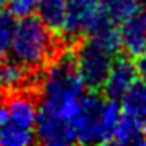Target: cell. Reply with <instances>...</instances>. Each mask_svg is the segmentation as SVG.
<instances>
[{
  "instance_id": "6da1fadb",
  "label": "cell",
  "mask_w": 146,
  "mask_h": 146,
  "mask_svg": "<svg viewBox=\"0 0 146 146\" xmlns=\"http://www.w3.org/2000/svg\"><path fill=\"white\" fill-rule=\"evenodd\" d=\"M84 82L76 61L62 54L48 66L41 79V100L36 118V139L49 146H67L77 141V115L84 99Z\"/></svg>"
},
{
  "instance_id": "7a4b0ae2",
  "label": "cell",
  "mask_w": 146,
  "mask_h": 146,
  "mask_svg": "<svg viewBox=\"0 0 146 146\" xmlns=\"http://www.w3.org/2000/svg\"><path fill=\"white\" fill-rule=\"evenodd\" d=\"M121 117L117 100H104L95 94H86L77 115V141L84 145L110 143Z\"/></svg>"
},
{
  "instance_id": "3957f363",
  "label": "cell",
  "mask_w": 146,
  "mask_h": 146,
  "mask_svg": "<svg viewBox=\"0 0 146 146\" xmlns=\"http://www.w3.org/2000/svg\"><path fill=\"white\" fill-rule=\"evenodd\" d=\"M38 105L27 94L12 92L0 102V145L27 146L36 138Z\"/></svg>"
},
{
  "instance_id": "277c9868",
  "label": "cell",
  "mask_w": 146,
  "mask_h": 146,
  "mask_svg": "<svg viewBox=\"0 0 146 146\" xmlns=\"http://www.w3.org/2000/svg\"><path fill=\"white\" fill-rule=\"evenodd\" d=\"M53 49L54 41L51 30L40 18L28 15L17 21L8 49L17 62L27 69H36L53 56Z\"/></svg>"
},
{
  "instance_id": "5b68a950",
  "label": "cell",
  "mask_w": 146,
  "mask_h": 146,
  "mask_svg": "<svg viewBox=\"0 0 146 146\" xmlns=\"http://www.w3.org/2000/svg\"><path fill=\"white\" fill-rule=\"evenodd\" d=\"M115 49L108 48L100 41L89 38L84 44L77 49L74 56L76 67L79 72L84 86L89 89H97L104 84L108 69L112 66Z\"/></svg>"
},
{
  "instance_id": "8992f818",
  "label": "cell",
  "mask_w": 146,
  "mask_h": 146,
  "mask_svg": "<svg viewBox=\"0 0 146 146\" xmlns=\"http://www.w3.org/2000/svg\"><path fill=\"white\" fill-rule=\"evenodd\" d=\"M99 23L97 0H67L66 20L62 33L69 38H79L92 33Z\"/></svg>"
},
{
  "instance_id": "52a82bcc",
  "label": "cell",
  "mask_w": 146,
  "mask_h": 146,
  "mask_svg": "<svg viewBox=\"0 0 146 146\" xmlns=\"http://www.w3.org/2000/svg\"><path fill=\"white\" fill-rule=\"evenodd\" d=\"M120 48L138 58L146 53V7H139L118 27Z\"/></svg>"
},
{
  "instance_id": "ba28073f",
  "label": "cell",
  "mask_w": 146,
  "mask_h": 146,
  "mask_svg": "<svg viewBox=\"0 0 146 146\" xmlns=\"http://www.w3.org/2000/svg\"><path fill=\"white\" fill-rule=\"evenodd\" d=\"M138 82V69L128 59H117L112 62L108 69L105 80H104V90L107 97L113 100H121L135 84Z\"/></svg>"
},
{
  "instance_id": "9c48e42d",
  "label": "cell",
  "mask_w": 146,
  "mask_h": 146,
  "mask_svg": "<svg viewBox=\"0 0 146 146\" xmlns=\"http://www.w3.org/2000/svg\"><path fill=\"white\" fill-rule=\"evenodd\" d=\"M139 7H141V0H97L99 23L90 35L107 30H118L120 25Z\"/></svg>"
},
{
  "instance_id": "30bf717a",
  "label": "cell",
  "mask_w": 146,
  "mask_h": 146,
  "mask_svg": "<svg viewBox=\"0 0 146 146\" xmlns=\"http://www.w3.org/2000/svg\"><path fill=\"white\" fill-rule=\"evenodd\" d=\"M110 143H115V145H145L146 135L143 131L139 120L121 110V117H120L118 125L113 131Z\"/></svg>"
},
{
  "instance_id": "8fae6325",
  "label": "cell",
  "mask_w": 146,
  "mask_h": 146,
  "mask_svg": "<svg viewBox=\"0 0 146 146\" xmlns=\"http://www.w3.org/2000/svg\"><path fill=\"white\" fill-rule=\"evenodd\" d=\"M67 0H40L38 2V18L46 25L51 31L62 33L64 20H66Z\"/></svg>"
},
{
  "instance_id": "7c38bea8",
  "label": "cell",
  "mask_w": 146,
  "mask_h": 146,
  "mask_svg": "<svg viewBox=\"0 0 146 146\" xmlns=\"http://www.w3.org/2000/svg\"><path fill=\"white\" fill-rule=\"evenodd\" d=\"M28 71L30 69L21 66L15 59L0 64V92H17L25 84H28V80H30Z\"/></svg>"
},
{
  "instance_id": "4fadbf2b",
  "label": "cell",
  "mask_w": 146,
  "mask_h": 146,
  "mask_svg": "<svg viewBox=\"0 0 146 146\" xmlns=\"http://www.w3.org/2000/svg\"><path fill=\"white\" fill-rule=\"evenodd\" d=\"M15 27H17L15 15L12 12H0V54L2 56L10 49Z\"/></svg>"
},
{
  "instance_id": "5bb4252c",
  "label": "cell",
  "mask_w": 146,
  "mask_h": 146,
  "mask_svg": "<svg viewBox=\"0 0 146 146\" xmlns=\"http://www.w3.org/2000/svg\"><path fill=\"white\" fill-rule=\"evenodd\" d=\"M40 0H7L8 12H12L15 17H28L36 12Z\"/></svg>"
},
{
  "instance_id": "9a60e30c",
  "label": "cell",
  "mask_w": 146,
  "mask_h": 146,
  "mask_svg": "<svg viewBox=\"0 0 146 146\" xmlns=\"http://www.w3.org/2000/svg\"><path fill=\"white\" fill-rule=\"evenodd\" d=\"M136 69H138V76L146 82V53L138 56V62H136Z\"/></svg>"
},
{
  "instance_id": "2e32d148",
  "label": "cell",
  "mask_w": 146,
  "mask_h": 146,
  "mask_svg": "<svg viewBox=\"0 0 146 146\" xmlns=\"http://www.w3.org/2000/svg\"><path fill=\"white\" fill-rule=\"evenodd\" d=\"M138 120H139V123H141V126H143V131H145V135H146V105L143 107V110L139 112Z\"/></svg>"
},
{
  "instance_id": "e0dca14e",
  "label": "cell",
  "mask_w": 146,
  "mask_h": 146,
  "mask_svg": "<svg viewBox=\"0 0 146 146\" xmlns=\"http://www.w3.org/2000/svg\"><path fill=\"white\" fill-rule=\"evenodd\" d=\"M5 2H7V0H0V5H3V3H5Z\"/></svg>"
},
{
  "instance_id": "ac0fdd59",
  "label": "cell",
  "mask_w": 146,
  "mask_h": 146,
  "mask_svg": "<svg viewBox=\"0 0 146 146\" xmlns=\"http://www.w3.org/2000/svg\"><path fill=\"white\" fill-rule=\"evenodd\" d=\"M0 58H2V54H0Z\"/></svg>"
}]
</instances>
